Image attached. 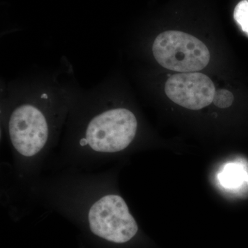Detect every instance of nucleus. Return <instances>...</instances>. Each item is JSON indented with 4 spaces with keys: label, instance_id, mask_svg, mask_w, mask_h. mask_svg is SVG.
<instances>
[{
    "label": "nucleus",
    "instance_id": "obj_7",
    "mask_svg": "<svg viewBox=\"0 0 248 248\" xmlns=\"http://www.w3.org/2000/svg\"><path fill=\"white\" fill-rule=\"evenodd\" d=\"M234 102V96L231 92L226 89H220L215 91L213 103L217 107L226 108L231 107Z\"/></svg>",
    "mask_w": 248,
    "mask_h": 248
},
{
    "label": "nucleus",
    "instance_id": "obj_8",
    "mask_svg": "<svg viewBox=\"0 0 248 248\" xmlns=\"http://www.w3.org/2000/svg\"><path fill=\"white\" fill-rule=\"evenodd\" d=\"M230 172H227L226 180L228 182V184L231 182V185H236V184H239L241 182V176H242V172L239 169L236 168H232Z\"/></svg>",
    "mask_w": 248,
    "mask_h": 248
},
{
    "label": "nucleus",
    "instance_id": "obj_4",
    "mask_svg": "<svg viewBox=\"0 0 248 248\" xmlns=\"http://www.w3.org/2000/svg\"><path fill=\"white\" fill-rule=\"evenodd\" d=\"M9 134L19 154L32 156L38 154L48 139V125L45 116L30 105L17 108L9 122Z\"/></svg>",
    "mask_w": 248,
    "mask_h": 248
},
{
    "label": "nucleus",
    "instance_id": "obj_1",
    "mask_svg": "<svg viewBox=\"0 0 248 248\" xmlns=\"http://www.w3.org/2000/svg\"><path fill=\"white\" fill-rule=\"evenodd\" d=\"M155 60L173 71L190 73L208 66L210 52L202 41L182 31H169L155 39L153 46Z\"/></svg>",
    "mask_w": 248,
    "mask_h": 248
},
{
    "label": "nucleus",
    "instance_id": "obj_3",
    "mask_svg": "<svg viewBox=\"0 0 248 248\" xmlns=\"http://www.w3.org/2000/svg\"><path fill=\"white\" fill-rule=\"evenodd\" d=\"M88 220L93 234L112 244H128L138 234V223L119 195H106L98 200L90 209Z\"/></svg>",
    "mask_w": 248,
    "mask_h": 248
},
{
    "label": "nucleus",
    "instance_id": "obj_6",
    "mask_svg": "<svg viewBox=\"0 0 248 248\" xmlns=\"http://www.w3.org/2000/svg\"><path fill=\"white\" fill-rule=\"evenodd\" d=\"M234 19L248 35V0H242L235 7Z\"/></svg>",
    "mask_w": 248,
    "mask_h": 248
},
{
    "label": "nucleus",
    "instance_id": "obj_5",
    "mask_svg": "<svg viewBox=\"0 0 248 248\" xmlns=\"http://www.w3.org/2000/svg\"><path fill=\"white\" fill-rule=\"evenodd\" d=\"M215 91L213 81L197 72L174 75L165 85V92L169 99L190 110L208 107L213 102Z\"/></svg>",
    "mask_w": 248,
    "mask_h": 248
},
{
    "label": "nucleus",
    "instance_id": "obj_2",
    "mask_svg": "<svg viewBox=\"0 0 248 248\" xmlns=\"http://www.w3.org/2000/svg\"><path fill=\"white\" fill-rule=\"evenodd\" d=\"M137 128L138 121L131 111L125 108L106 111L90 122L81 145H89L99 153H117L133 141Z\"/></svg>",
    "mask_w": 248,
    "mask_h": 248
},
{
    "label": "nucleus",
    "instance_id": "obj_9",
    "mask_svg": "<svg viewBox=\"0 0 248 248\" xmlns=\"http://www.w3.org/2000/svg\"><path fill=\"white\" fill-rule=\"evenodd\" d=\"M42 98H46V99H47V97H48V96H47L46 94H44L42 96Z\"/></svg>",
    "mask_w": 248,
    "mask_h": 248
}]
</instances>
